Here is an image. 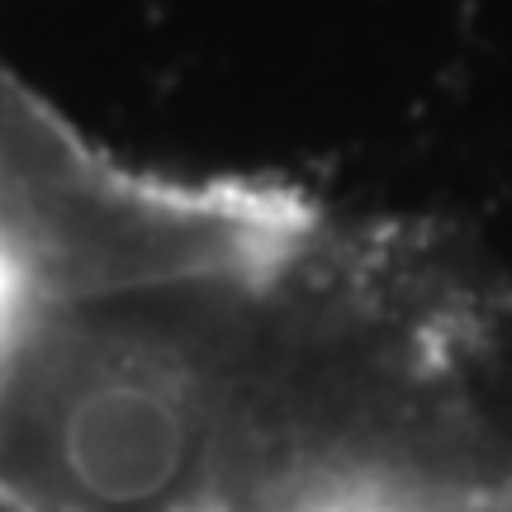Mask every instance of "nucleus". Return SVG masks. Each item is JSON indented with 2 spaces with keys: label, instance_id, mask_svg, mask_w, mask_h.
Masks as SVG:
<instances>
[{
  "label": "nucleus",
  "instance_id": "f257e3e1",
  "mask_svg": "<svg viewBox=\"0 0 512 512\" xmlns=\"http://www.w3.org/2000/svg\"><path fill=\"white\" fill-rule=\"evenodd\" d=\"M10 304H5V275H0V451H5V370H10V356H5V332H10Z\"/></svg>",
  "mask_w": 512,
  "mask_h": 512
}]
</instances>
